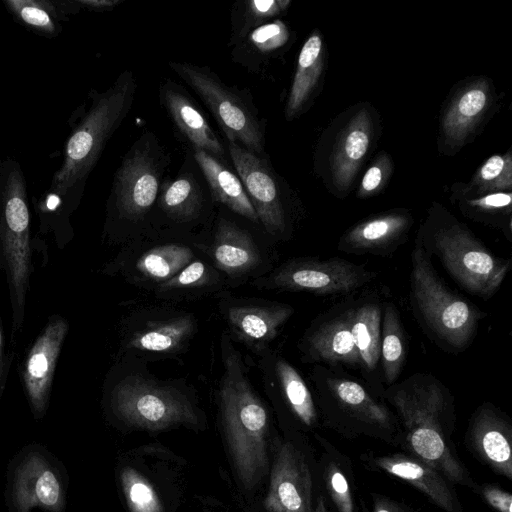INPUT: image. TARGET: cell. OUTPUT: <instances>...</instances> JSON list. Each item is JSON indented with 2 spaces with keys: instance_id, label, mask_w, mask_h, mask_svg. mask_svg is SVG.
<instances>
[{
  "instance_id": "43",
  "label": "cell",
  "mask_w": 512,
  "mask_h": 512,
  "mask_svg": "<svg viewBox=\"0 0 512 512\" xmlns=\"http://www.w3.org/2000/svg\"><path fill=\"white\" fill-rule=\"evenodd\" d=\"M14 359L13 352H5L3 325L0 314V399L6 388L10 367Z\"/></svg>"
},
{
  "instance_id": "4",
  "label": "cell",
  "mask_w": 512,
  "mask_h": 512,
  "mask_svg": "<svg viewBox=\"0 0 512 512\" xmlns=\"http://www.w3.org/2000/svg\"><path fill=\"white\" fill-rule=\"evenodd\" d=\"M223 375L218 398L224 433L237 476L254 488L268 470V410L254 390L231 338L222 337Z\"/></svg>"
},
{
  "instance_id": "15",
  "label": "cell",
  "mask_w": 512,
  "mask_h": 512,
  "mask_svg": "<svg viewBox=\"0 0 512 512\" xmlns=\"http://www.w3.org/2000/svg\"><path fill=\"white\" fill-rule=\"evenodd\" d=\"M310 379L318 400L328 414L363 427L380 430L394 427L395 418L389 408L377 401L355 379L320 364L313 365Z\"/></svg>"
},
{
  "instance_id": "37",
  "label": "cell",
  "mask_w": 512,
  "mask_h": 512,
  "mask_svg": "<svg viewBox=\"0 0 512 512\" xmlns=\"http://www.w3.org/2000/svg\"><path fill=\"white\" fill-rule=\"evenodd\" d=\"M290 0H239L230 12V36L228 46L233 47L251 31L274 20L290 6Z\"/></svg>"
},
{
  "instance_id": "3",
  "label": "cell",
  "mask_w": 512,
  "mask_h": 512,
  "mask_svg": "<svg viewBox=\"0 0 512 512\" xmlns=\"http://www.w3.org/2000/svg\"><path fill=\"white\" fill-rule=\"evenodd\" d=\"M171 162L170 152L152 131L134 141L114 173L103 242L124 245L152 229L156 200Z\"/></svg>"
},
{
  "instance_id": "12",
  "label": "cell",
  "mask_w": 512,
  "mask_h": 512,
  "mask_svg": "<svg viewBox=\"0 0 512 512\" xmlns=\"http://www.w3.org/2000/svg\"><path fill=\"white\" fill-rule=\"evenodd\" d=\"M228 154L265 233L277 241L291 238L294 205L285 180L274 170L268 156L260 157L228 142Z\"/></svg>"
},
{
  "instance_id": "35",
  "label": "cell",
  "mask_w": 512,
  "mask_h": 512,
  "mask_svg": "<svg viewBox=\"0 0 512 512\" xmlns=\"http://www.w3.org/2000/svg\"><path fill=\"white\" fill-rule=\"evenodd\" d=\"M451 200L465 217L501 230L512 241L511 192L470 195L453 189Z\"/></svg>"
},
{
  "instance_id": "18",
  "label": "cell",
  "mask_w": 512,
  "mask_h": 512,
  "mask_svg": "<svg viewBox=\"0 0 512 512\" xmlns=\"http://www.w3.org/2000/svg\"><path fill=\"white\" fill-rule=\"evenodd\" d=\"M495 100L490 79L473 77L463 82L444 106L439 127V151L457 153L472 140Z\"/></svg>"
},
{
  "instance_id": "19",
  "label": "cell",
  "mask_w": 512,
  "mask_h": 512,
  "mask_svg": "<svg viewBox=\"0 0 512 512\" xmlns=\"http://www.w3.org/2000/svg\"><path fill=\"white\" fill-rule=\"evenodd\" d=\"M219 308L229 337L257 355L269 348L294 314V308L289 304L251 298L223 297Z\"/></svg>"
},
{
  "instance_id": "27",
  "label": "cell",
  "mask_w": 512,
  "mask_h": 512,
  "mask_svg": "<svg viewBox=\"0 0 512 512\" xmlns=\"http://www.w3.org/2000/svg\"><path fill=\"white\" fill-rule=\"evenodd\" d=\"M13 503L17 512H30L35 507L50 512L62 510V486L41 455L30 454L18 467L13 483Z\"/></svg>"
},
{
  "instance_id": "28",
  "label": "cell",
  "mask_w": 512,
  "mask_h": 512,
  "mask_svg": "<svg viewBox=\"0 0 512 512\" xmlns=\"http://www.w3.org/2000/svg\"><path fill=\"white\" fill-rule=\"evenodd\" d=\"M374 464L385 472L409 482L445 512H460L459 503L446 478L429 464L401 453L376 457Z\"/></svg>"
},
{
  "instance_id": "6",
  "label": "cell",
  "mask_w": 512,
  "mask_h": 512,
  "mask_svg": "<svg viewBox=\"0 0 512 512\" xmlns=\"http://www.w3.org/2000/svg\"><path fill=\"white\" fill-rule=\"evenodd\" d=\"M32 248L25 174L20 163L7 156L0 161V270L6 278L11 307V345L16 344L25 322L34 270Z\"/></svg>"
},
{
  "instance_id": "40",
  "label": "cell",
  "mask_w": 512,
  "mask_h": 512,
  "mask_svg": "<svg viewBox=\"0 0 512 512\" xmlns=\"http://www.w3.org/2000/svg\"><path fill=\"white\" fill-rule=\"evenodd\" d=\"M394 170L390 156L382 152L365 171L357 189L358 198H367L380 193L386 186Z\"/></svg>"
},
{
  "instance_id": "13",
  "label": "cell",
  "mask_w": 512,
  "mask_h": 512,
  "mask_svg": "<svg viewBox=\"0 0 512 512\" xmlns=\"http://www.w3.org/2000/svg\"><path fill=\"white\" fill-rule=\"evenodd\" d=\"M219 207L210 227L198 235L196 247L229 285L256 279L269 271L268 254L252 232Z\"/></svg>"
},
{
  "instance_id": "31",
  "label": "cell",
  "mask_w": 512,
  "mask_h": 512,
  "mask_svg": "<svg viewBox=\"0 0 512 512\" xmlns=\"http://www.w3.org/2000/svg\"><path fill=\"white\" fill-rule=\"evenodd\" d=\"M291 40L289 27L283 20L276 18L251 31L231 47V58L250 73L260 74L285 52Z\"/></svg>"
},
{
  "instance_id": "24",
  "label": "cell",
  "mask_w": 512,
  "mask_h": 512,
  "mask_svg": "<svg viewBox=\"0 0 512 512\" xmlns=\"http://www.w3.org/2000/svg\"><path fill=\"white\" fill-rule=\"evenodd\" d=\"M412 225L413 218L404 209L377 214L347 229L337 250L354 255L390 256L406 241Z\"/></svg>"
},
{
  "instance_id": "8",
  "label": "cell",
  "mask_w": 512,
  "mask_h": 512,
  "mask_svg": "<svg viewBox=\"0 0 512 512\" xmlns=\"http://www.w3.org/2000/svg\"><path fill=\"white\" fill-rule=\"evenodd\" d=\"M168 66L201 99L228 142L257 156H268L267 121L260 115L249 89L227 85L209 66L185 61H169Z\"/></svg>"
},
{
  "instance_id": "42",
  "label": "cell",
  "mask_w": 512,
  "mask_h": 512,
  "mask_svg": "<svg viewBox=\"0 0 512 512\" xmlns=\"http://www.w3.org/2000/svg\"><path fill=\"white\" fill-rule=\"evenodd\" d=\"M481 493L486 502L498 512H512V496L510 493L494 485H485Z\"/></svg>"
},
{
  "instance_id": "38",
  "label": "cell",
  "mask_w": 512,
  "mask_h": 512,
  "mask_svg": "<svg viewBox=\"0 0 512 512\" xmlns=\"http://www.w3.org/2000/svg\"><path fill=\"white\" fill-rule=\"evenodd\" d=\"M512 156L510 151L495 154L485 160L476 170L469 183L456 190L470 195H482L497 192H511Z\"/></svg>"
},
{
  "instance_id": "5",
  "label": "cell",
  "mask_w": 512,
  "mask_h": 512,
  "mask_svg": "<svg viewBox=\"0 0 512 512\" xmlns=\"http://www.w3.org/2000/svg\"><path fill=\"white\" fill-rule=\"evenodd\" d=\"M415 244L439 259L450 277L465 291L484 300L501 287L511 260L490 251L445 207L434 203L420 225Z\"/></svg>"
},
{
  "instance_id": "30",
  "label": "cell",
  "mask_w": 512,
  "mask_h": 512,
  "mask_svg": "<svg viewBox=\"0 0 512 512\" xmlns=\"http://www.w3.org/2000/svg\"><path fill=\"white\" fill-rule=\"evenodd\" d=\"M192 154L207 182L214 202L248 222L260 225L238 175L226 163L203 151H192Z\"/></svg>"
},
{
  "instance_id": "39",
  "label": "cell",
  "mask_w": 512,
  "mask_h": 512,
  "mask_svg": "<svg viewBox=\"0 0 512 512\" xmlns=\"http://www.w3.org/2000/svg\"><path fill=\"white\" fill-rule=\"evenodd\" d=\"M120 482L131 512H163L155 489L137 470L124 467L120 472Z\"/></svg>"
},
{
  "instance_id": "9",
  "label": "cell",
  "mask_w": 512,
  "mask_h": 512,
  "mask_svg": "<svg viewBox=\"0 0 512 512\" xmlns=\"http://www.w3.org/2000/svg\"><path fill=\"white\" fill-rule=\"evenodd\" d=\"M179 383L154 380L130 373L111 382L109 405L125 424L162 430L173 426H197L199 409Z\"/></svg>"
},
{
  "instance_id": "26",
  "label": "cell",
  "mask_w": 512,
  "mask_h": 512,
  "mask_svg": "<svg viewBox=\"0 0 512 512\" xmlns=\"http://www.w3.org/2000/svg\"><path fill=\"white\" fill-rule=\"evenodd\" d=\"M258 356L266 388L276 392L302 424L313 426L317 421L314 398L299 371L269 348Z\"/></svg>"
},
{
  "instance_id": "21",
  "label": "cell",
  "mask_w": 512,
  "mask_h": 512,
  "mask_svg": "<svg viewBox=\"0 0 512 512\" xmlns=\"http://www.w3.org/2000/svg\"><path fill=\"white\" fill-rule=\"evenodd\" d=\"M349 319V305L332 308L315 318L298 344L301 361L333 369H361Z\"/></svg>"
},
{
  "instance_id": "11",
  "label": "cell",
  "mask_w": 512,
  "mask_h": 512,
  "mask_svg": "<svg viewBox=\"0 0 512 512\" xmlns=\"http://www.w3.org/2000/svg\"><path fill=\"white\" fill-rule=\"evenodd\" d=\"M376 277L375 271L340 257H297L252 280L251 284L258 289L278 292L345 295L364 287Z\"/></svg>"
},
{
  "instance_id": "7",
  "label": "cell",
  "mask_w": 512,
  "mask_h": 512,
  "mask_svg": "<svg viewBox=\"0 0 512 512\" xmlns=\"http://www.w3.org/2000/svg\"><path fill=\"white\" fill-rule=\"evenodd\" d=\"M410 298L425 331L452 352L465 350L486 316L475 304L452 291L438 276L431 258L415 244L411 253Z\"/></svg>"
},
{
  "instance_id": "44",
  "label": "cell",
  "mask_w": 512,
  "mask_h": 512,
  "mask_svg": "<svg viewBox=\"0 0 512 512\" xmlns=\"http://www.w3.org/2000/svg\"><path fill=\"white\" fill-rule=\"evenodd\" d=\"M80 9L94 12H105L114 10L124 0H75Z\"/></svg>"
},
{
  "instance_id": "14",
  "label": "cell",
  "mask_w": 512,
  "mask_h": 512,
  "mask_svg": "<svg viewBox=\"0 0 512 512\" xmlns=\"http://www.w3.org/2000/svg\"><path fill=\"white\" fill-rule=\"evenodd\" d=\"M215 206L207 182L188 152L176 175L166 177L160 186L152 229L192 232L200 225L206 229L214 220Z\"/></svg>"
},
{
  "instance_id": "2",
  "label": "cell",
  "mask_w": 512,
  "mask_h": 512,
  "mask_svg": "<svg viewBox=\"0 0 512 512\" xmlns=\"http://www.w3.org/2000/svg\"><path fill=\"white\" fill-rule=\"evenodd\" d=\"M383 397L402 423L411 455L446 479L470 485L469 474L451 446L455 406L447 386L430 373L417 372L389 385Z\"/></svg>"
},
{
  "instance_id": "16",
  "label": "cell",
  "mask_w": 512,
  "mask_h": 512,
  "mask_svg": "<svg viewBox=\"0 0 512 512\" xmlns=\"http://www.w3.org/2000/svg\"><path fill=\"white\" fill-rule=\"evenodd\" d=\"M194 314L164 310L135 315L125 326L121 338L124 354L172 357L182 354L197 333Z\"/></svg>"
},
{
  "instance_id": "41",
  "label": "cell",
  "mask_w": 512,
  "mask_h": 512,
  "mask_svg": "<svg viewBox=\"0 0 512 512\" xmlns=\"http://www.w3.org/2000/svg\"><path fill=\"white\" fill-rule=\"evenodd\" d=\"M328 492L338 512H355L354 501L348 481L342 471L330 464L325 471Z\"/></svg>"
},
{
  "instance_id": "36",
  "label": "cell",
  "mask_w": 512,
  "mask_h": 512,
  "mask_svg": "<svg viewBox=\"0 0 512 512\" xmlns=\"http://www.w3.org/2000/svg\"><path fill=\"white\" fill-rule=\"evenodd\" d=\"M380 363L383 379L389 386L397 382L405 365L407 354L406 333L393 302L382 309Z\"/></svg>"
},
{
  "instance_id": "10",
  "label": "cell",
  "mask_w": 512,
  "mask_h": 512,
  "mask_svg": "<svg viewBox=\"0 0 512 512\" xmlns=\"http://www.w3.org/2000/svg\"><path fill=\"white\" fill-rule=\"evenodd\" d=\"M197 239L193 232L152 229L122 245L101 272L153 291L197 257Z\"/></svg>"
},
{
  "instance_id": "46",
  "label": "cell",
  "mask_w": 512,
  "mask_h": 512,
  "mask_svg": "<svg viewBox=\"0 0 512 512\" xmlns=\"http://www.w3.org/2000/svg\"><path fill=\"white\" fill-rule=\"evenodd\" d=\"M312 512H327L325 502L322 497L317 499L316 506Z\"/></svg>"
},
{
  "instance_id": "23",
  "label": "cell",
  "mask_w": 512,
  "mask_h": 512,
  "mask_svg": "<svg viewBox=\"0 0 512 512\" xmlns=\"http://www.w3.org/2000/svg\"><path fill=\"white\" fill-rule=\"evenodd\" d=\"M159 101L192 151H203L226 163V150L188 91L171 79L159 85Z\"/></svg>"
},
{
  "instance_id": "20",
  "label": "cell",
  "mask_w": 512,
  "mask_h": 512,
  "mask_svg": "<svg viewBox=\"0 0 512 512\" xmlns=\"http://www.w3.org/2000/svg\"><path fill=\"white\" fill-rule=\"evenodd\" d=\"M69 330L67 319L51 315L19 365V376L32 412H46L57 361Z\"/></svg>"
},
{
  "instance_id": "45",
  "label": "cell",
  "mask_w": 512,
  "mask_h": 512,
  "mask_svg": "<svg viewBox=\"0 0 512 512\" xmlns=\"http://www.w3.org/2000/svg\"><path fill=\"white\" fill-rule=\"evenodd\" d=\"M372 512H409L400 504L384 497H374Z\"/></svg>"
},
{
  "instance_id": "17",
  "label": "cell",
  "mask_w": 512,
  "mask_h": 512,
  "mask_svg": "<svg viewBox=\"0 0 512 512\" xmlns=\"http://www.w3.org/2000/svg\"><path fill=\"white\" fill-rule=\"evenodd\" d=\"M376 120L372 108L358 105L338 129L328 152L326 177L331 191L345 197L374 145Z\"/></svg>"
},
{
  "instance_id": "33",
  "label": "cell",
  "mask_w": 512,
  "mask_h": 512,
  "mask_svg": "<svg viewBox=\"0 0 512 512\" xmlns=\"http://www.w3.org/2000/svg\"><path fill=\"white\" fill-rule=\"evenodd\" d=\"M382 306L373 296L349 305L350 330L364 373H374L380 363Z\"/></svg>"
},
{
  "instance_id": "1",
  "label": "cell",
  "mask_w": 512,
  "mask_h": 512,
  "mask_svg": "<svg viewBox=\"0 0 512 512\" xmlns=\"http://www.w3.org/2000/svg\"><path fill=\"white\" fill-rule=\"evenodd\" d=\"M136 90V77L128 69L104 91L90 90V105L66 140L60 167L48 189L34 201L39 226L32 241L50 236L60 250L72 241L70 218L105 146L129 114Z\"/></svg>"
},
{
  "instance_id": "25",
  "label": "cell",
  "mask_w": 512,
  "mask_h": 512,
  "mask_svg": "<svg viewBox=\"0 0 512 512\" xmlns=\"http://www.w3.org/2000/svg\"><path fill=\"white\" fill-rule=\"evenodd\" d=\"M468 440L482 461L496 473L512 479V429L495 406L484 403L474 412Z\"/></svg>"
},
{
  "instance_id": "22",
  "label": "cell",
  "mask_w": 512,
  "mask_h": 512,
  "mask_svg": "<svg viewBox=\"0 0 512 512\" xmlns=\"http://www.w3.org/2000/svg\"><path fill=\"white\" fill-rule=\"evenodd\" d=\"M311 490L306 461L290 442L283 443L273 460L265 508L270 512H312Z\"/></svg>"
},
{
  "instance_id": "32",
  "label": "cell",
  "mask_w": 512,
  "mask_h": 512,
  "mask_svg": "<svg viewBox=\"0 0 512 512\" xmlns=\"http://www.w3.org/2000/svg\"><path fill=\"white\" fill-rule=\"evenodd\" d=\"M227 287L228 281L209 261L196 257L153 292L161 300L188 301L224 292Z\"/></svg>"
},
{
  "instance_id": "29",
  "label": "cell",
  "mask_w": 512,
  "mask_h": 512,
  "mask_svg": "<svg viewBox=\"0 0 512 512\" xmlns=\"http://www.w3.org/2000/svg\"><path fill=\"white\" fill-rule=\"evenodd\" d=\"M324 72V44L314 31L299 52L295 74L288 94L284 116L287 121L299 117L309 107L320 87Z\"/></svg>"
},
{
  "instance_id": "34",
  "label": "cell",
  "mask_w": 512,
  "mask_h": 512,
  "mask_svg": "<svg viewBox=\"0 0 512 512\" xmlns=\"http://www.w3.org/2000/svg\"><path fill=\"white\" fill-rule=\"evenodd\" d=\"M13 18L32 32L54 38L62 23L81 9L75 0H3Z\"/></svg>"
}]
</instances>
